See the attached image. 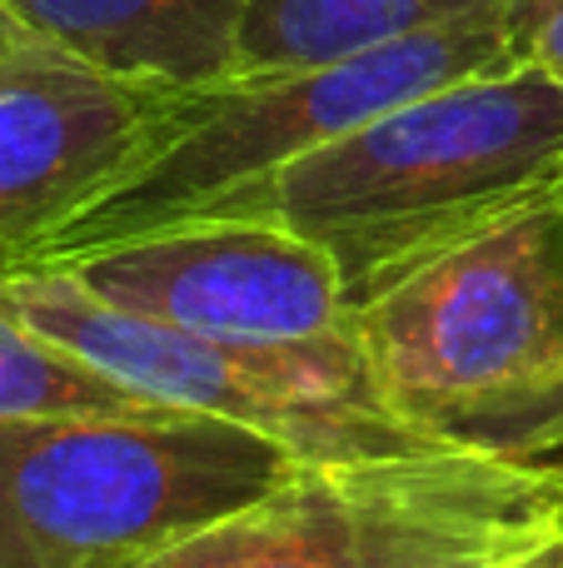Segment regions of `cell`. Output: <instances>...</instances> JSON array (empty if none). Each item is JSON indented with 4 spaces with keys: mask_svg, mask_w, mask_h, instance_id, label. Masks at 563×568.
Segmentation results:
<instances>
[{
    "mask_svg": "<svg viewBox=\"0 0 563 568\" xmlns=\"http://www.w3.org/2000/svg\"><path fill=\"white\" fill-rule=\"evenodd\" d=\"M563 185V80L469 75L365 120L215 220H275L339 270L349 310Z\"/></svg>",
    "mask_w": 563,
    "mask_h": 568,
    "instance_id": "6da1fadb",
    "label": "cell"
},
{
    "mask_svg": "<svg viewBox=\"0 0 563 568\" xmlns=\"http://www.w3.org/2000/svg\"><path fill=\"white\" fill-rule=\"evenodd\" d=\"M389 414L449 449L563 454V185L349 310Z\"/></svg>",
    "mask_w": 563,
    "mask_h": 568,
    "instance_id": "7a4b0ae2",
    "label": "cell"
},
{
    "mask_svg": "<svg viewBox=\"0 0 563 568\" xmlns=\"http://www.w3.org/2000/svg\"><path fill=\"white\" fill-rule=\"evenodd\" d=\"M519 65V6L409 36L335 65L229 75L170 90L145 155L45 250L30 270H60L155 230L215 220L295 160L335 145L385 110L469 75Z\"/></svg>",
    "mask_w": 563,
    "mask_h": 568,
    "instance_id": "3957f363",
    "label": "cell"
},
{
    "mask_svg": "<svg viewBox=\"0 0 563 568\" xmlns=\"http://www.w3.org/2000/svg\"><path fill=\"white\" fill-rule=\"evenodd\" d=\"M299 454L185 409L0 424V568H140L265 499Z\"/></svg>",
    "mask_w": 563,
    "mask_h": 568,
    "instance_id": "277c9868",
    "label": "cell"
},
{
    "mask_svg": "<svg viewBox=\"0 0 563 568\" xmlns=\"http://www.w3.org/2000/svg\"><path fill=\"white\" fill-rule=\"evenodd\" d=\"M563 539V464L479 449L305 459L140 568H504Z\"/></svg>",
    "mask_w": 563,
    "mask_h": 568,
    "instance_id": "5b68a950",
    "label": "cell"
},
{
    "mask_svg": "<svg viewBox=\"0 0 563 568\" xmlns=\"http://www.w3.org/2000/svg\"><path fill=\"white\" fill-rule=\"evenodd\" d=\"M0 310L85 359L105 379L165 404L265 434L299 459H379L449 449L389 414L355 334L319 344H245L170 329L110 310L60 270L0 275Z\"/></svg>",
    "mask_w": 563,
    "mask_h": 568,
    "instance_id": "8992f818",
    "label": "cell"
},
{
    "mask_svg": "<svg viewBox=\"0 0 563 568\" xmlns=\"http://www.w3.org/2000/svg\"><path fill=\"white\" fill-rule=\"evenodd\" d=\"M110 310L245 344L349 339V300L325 250L275 220H195L60 265Z\"/></svg>",
    "mask_w": 563,
    "mask_h": 568,
    "instance_id": "52a82bcc",
    "label": "cell"
},
{
    "mask_svg": "<svg viewBox=\"0 0 563 568\" xmlns=\"http://www.w3.org/2000/svg\"><path fill=\"white\" fill-rule=\"evenodd\" d=\"M165 95L45 40L0 60V275H25L145 155Z\"/></svg>",
    "mask_w": 563,
    "mask_h": 568,
    "instance_id": "ba28073f",
    "label": "cell"
},
{
    "mask_svg": "<svg viewBox=\"0 0 563 568\" xmlns=\"http://www.w3.org/2000/svg\"><path fill=\"white\" fill-rule=\"evenodd\" d=\"M35 40L155 90L235 75L249 0H6Z\"/></svg>",
    "mask_w": 563,
    "mask_h": 568,
    "instance_id": "9c48e42d",
    "label": "cell"
},
{
    "mask_svg": "<svg viewBox=\"0 0 563 568\" xmlns=\"http://www.w3.org/2000/svg\"><path fill=\"white\" fill-rule=\"evenodd\" d=\"M514 6L519 0H249L235 75L335 65V60Z\"/></svg>",
    "mask_w": 563,
    "mask_h": 568,
    "instance_id": "30bf717a",
    "label": "cell"
},
{
    "mask_svg": "<svg viewBox=\"0 0 563 568\" xmlns=\"http://www.w3.org/2000/svg\"><path fill=\"white\" fill-rule=\"evenodd\" d=\"M140 409H165V404L105 379L85 359L55 349L50 339H40L35 329H25L20 320H10L0 310V424L50 419V414H140Z\"/></svg>",
    "mask_w": 563,
    "mask_h": 568,
    "instance_id": "8fae6325",
    "label": "cell"
},
{
    "mask_svg": "<svg viewBox=\"0 0 563 568\" xmlns=\"http://www.w3.org/2000/svg\"><path fill=\"white\" fill-rule=\"evenodd\" d=\"M519 65L563 80V0H519Z\"/></svg>",
    "mask_w": 563,
    "mask_h": 568,
    "instance_id": "7c38bea8",
    "label": "cell"
},
{
    "mask_svg": "<svg viewBox=\"0 0 563 568\" xmlns=\"http://www.w3.org/2000/svg\"><path fill=\"white\" fill-rule=\"evenodd\" d=\"M25 40H35V36H30V30L20 26V16H16V10H10L6 0H0V60H10L20 45H25Z\"/></svg>",
    "mask_w": 563,
    "mask_h": 568,
    "instance_id": "4fadbf2b",
    "label": "cell"
},
{
    "mask_svg": "<svg viewBox=\"0 0 563 568\" xmlns=\"http://www.w3.org/2000/svg\"><path fill=\"white\" fill-rule=\"evenodd\" d=\"M504 568H563V539L549 544V549H539V554H529V559L504 564Z\"/></svg>",
    "mask_w": 563,
    "mask_h": 568,
    "instance_id": "5bb4252c",
    "label": "cell"
},
{
    "mask_svg": "<svg viewBox=\"0 0 563 568\" xmlns=\"http://www.w3.org/2000/svg\"><path fill=\"white\" fill-rule=\"evenodd\" d=\"M559 464H563V454H559Z\"/></svg>",
    "mask_w": 563,
    "mask_h": 568,
    "instance_id": "9a60e30c",
    "label": "cell"
}]
</instances>
